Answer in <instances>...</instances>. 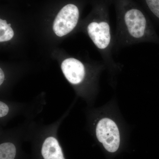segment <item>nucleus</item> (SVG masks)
Here are the masks:
<instances>
[{
	"label": "nucleus",
	"mask_w": 159,
	"mask_h": 159,
	"mask_svg": "<svg viewBox=\"0 0 159 159\" xmlns=\"http://www.w3.org/2000/svg\"><path fill=\"white\" fill-rule=\"evenodd\" d=\"M96 135L107 151L114 152L118 150L120 134L117 124L112 120L105 118L99 120L96 128Z\"/></svg>",
	"instance_id": "3"
},
{
	"label": "nucleus",
	"mask_w": 159,
	"mask_h": 159,
	"mask_svg": "<svg viewBox=\"0 0 159 159\" xmlns=\"http://www.w3.org/2000/svg\"><path fill=\"white\" fill-rule=\"evenodd\" d=\"M80 16L78 7L73 4L65 6L57 14L53 24L56 35L62 37L70 32L77 26Z\"/></svg>",
	"instance_id": "4"
},
{
	"label": "nucleus",
	"mask_w": 159,
	"mask_h": 159,
	"mask_svg": "<svg viewBox=\"0 0 159 159\" xmlns=\"http://www.w3.org/2000/svg\"><path fill=\"white\" fill-rule=\"evenodd\" d=\"M111 0H105L99 8L97 20H93L88 24L86 31L89 37L97 48L100 50L103 60L111 70L120 67V64L115 61L114 57V34H113L109 7Z\"/></svg>",
	"instance_id": "2"
},
{
	"label": "nucleus",
	"mask_w": 159,
	"mask_h": 159,
	"mask_svg": "<svg viewBox=\"0 0 159 159\" xmlns=\"http://www.w3.org/2000/svg\"><path fill=\"white\" fill-rule=\"evenodd\" d=\"M16 148L13 144L9 142L0 145V159H14Z\"/></svg>",
	"instance_id": "8"
},
{
	"label": "nucleus",
	"mask_w": 159,
	"mask_h": 159,
	"mask_svg": "<svg viewBox=\"0 0 159 159\" xmlns=\"http://www.w3.org/2000/svg\"><path fill=\"white\" fill-rule=\"evenodd\" d=\"M14 36V32L11 27V24H7L5 20H0V42L10 40Z\"/></svg>",
	"instance_id": "9"
},
{
	"label": "nucleus",
	"mask_w": 159,
	"mask_h": 159,
	"mask_svg": "<svg viewBox=\"0 0 159 159\" xmlns=\"http://www.w3.org/2000/svg\"><path fill=\"white\" fill-rule=\"evenodd\" d=\"M41 152L44 159H65L57 139L53 137H49L45 140Z\"/></svg>",
	"instance_id": "6"
},
{
	"label": "nucleus",
	"mask_w": 159,
	"mask_h": 159,
	"mask_svg": "<svg viewBox=\"0 0 159 159\" xmlns=\"http://www.w3.org/2000/svg\"><path fill=\"white\" fill-rule=\"evenodd\" d=\"M9 109L8 106L2 102H0V117L5 116L9 112Z\"/></svg>",
	"instance_id": "10"
},
{
	"label": "nucleus",
	"mask_w": 159,
	"mask_h": 159,
	"mask_svg": "<svg viewBox=\"0 0 159 159\" xmlns=\"http://www.w3.org/2000/svg\"><path fill=\"white\" fill-rule=\"evenodd\" d=\"M148 15L159 21V0H135Z\"/></svg>",
	"instance_id": "7"
},
{
	"label": "nucleus",
	"mask_w": 159,
	"mask_h": 159,
	"mask_svg": "<svg viewBox=\"0 0 159 159\" xmlns=\"http://www.w3.org/2000/svg\"><path fill=\"white\" fill-rule=\"evenodd\" d=\"M5 79V75L2 69H0V84L2 85Z\"/></svg>",
	"instance_id": "11"
},
{
	"label": "nucleus",
	"mask_w": 159,
	"mask_h": 159,
	"mask_svg": "<svg viewBox=\"0 0 159 159\" xmlns=\"http://www.w3.org/2000/svg\"><path fill=\"white\" fill-rule=\"evenodd\" d=\"M115 5L116 25L114 52L137 44L155 40L148 16L135 0H111Z\"/></svg>",
	"instance_id": "1"
},
{
	"label": "nucleus",
	"mask_w": 159,
	"mask_h": 159,
	"mask_svg": "<svg viewBox=\"0 0 159 159\" xmlns=\"http://www.w3.org/2000/svg\"><path fill=\"white\" fill-rule=\"evenodd\" d=\"M61 68L66 78L72 84H79L84 79L85 67L79 60L74 58L65 60L61 63Z\"/></svg>",
	"instance_id": "5"
}]
</instances>
